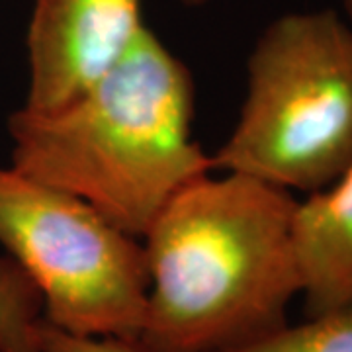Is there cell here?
I'll return each mask as SVG.
<instances>
[{
  "mask_svg": "<svg viewBox=\"0 0 352 352\" xmlns=\"http://www.w3.org/2000/svg\"><path fill=\"white\" fill-rule=\"evenodd\" d=\"M194 106L188 67L145 25L75 98L50 112L10 113V164L141 239L180 190L214 170L194 139Z\"/></svg>",
  "mask_w": 352,
  "mask_h": 352,
  "instance_id": "7a4b0ae2",
  "label": "cell"
},
{
  "mask_svg": "<svg viewBox=\"0 0 352 352\" xmlns=\"http://www.w3.org/2000/svg\"><path fill=\"white\" fill-rule=\"evenodd\" d=\"M351 163L352 28L335 10L284 14L252 47L237 124L212 168L311 194Z\"/></svg>",
  "mask_w": 352,
  "mask_h": 352,
  "instance_id": "3957f363",
  "label": "cell"
},
{
  "mask_svg": "<svg viewBox=\"0 0 352 352\" xmlns=\"http://www.w3.org/2000/svg\"><path fill=\"white\" fill-rule=\"evenodd\" d=\"M143 0H36L24 108L50 112L112 69L145 30Z\"/></svg>",
  "mask_w": 352,
  "mask_h": 352,
  "instance_id": "5b68a950",
  "label": "cell"
},
{
  "mask_svg": "<svg viewBox=\"0 0 352 352\" xmlns=\"http://www.w3.org/2000/svg\"><path fill=\"white\" fill-rule=\"evenodd\" d=\"M342 2H344V10H346L349 18L352 20V0H342Z\"/></svg>",
  "mask_w": 352,
  "mask_h": 352,
  "instance_id": "8fae6325",
  "label": "cell"
},
{
  "mask_svg": "<svg viewBox=\"0 0 352 352\" xmlns=\"http://www.w3.org/2000/svg\"><path fill=\"white\" fill-rule=\"evenodd\" d=\"M292 192L212 170L180 190L141 237L145 352H226L288 321L300 298Z\"/></svg>",
  "mask_w": 352,
  "mask_h": 352,
  "instance_id": "6da1fadb",
  "label": "cell"
},
{
  "mask_svg": "<svg viewBox=\"0 0 352 352\" xmlns=\"http://www.w3.org/2000/svg\"><path fill=\"white\" fill-rule=\"evenodd\" d=\"M208 0H182V4H186V6H201V4H206Z\"/></svg>",
  "mask_w": 352,
  "mask_h": 352,
  "instance_id": "30bf717a",
  "label": "cell"
},
{
  "mask_svg": "<svg viewBox=\"0 0 352 352\" xmlns=\"http://www.w3.org/2000/svg\"><path fill=\"white\" fill-rule=\"evenodd\" d=\"M289 235L305 315L352 303V163L329 186L296 201Z\"/></svg>",
  "mask_w": 352,
  "mask_h": 352,
  "instance_id": "8992f818",
  "label": "cell"
},
{
  "mask_svg": "<svg viewBox=\"0 0 352 352\" xmlns=\"http://www.w3.org/2000/svg\"><path fill=\"white\" fill-rule=\"evenodd\" d=\"M0 245L34 282L51 327L138 340L149 288L139 237L8 164L0 166Z\"/></svg>",
  "mask_w": 352,
  "mask_h": 352,
  "instance_id": "277c9868",
  "label": "cell"
},
{
  "mask_svg": "<svg viewBox=\"0 0 352 352\" xmlns=\"http://www.w3.org/2000/svg\"><path fill=\"white\" fill-rule=\"evenodd\" d=\"M43 323L34 282L8 254L0 256V352H39Z\"/></svg>",
  "mask_w": 352,
  "mask_h": 352,
  "instance_id": "52a82bcc",
  "label": "cell"
},
{
  "mask_svg": "<svg viewBox=\"0 0 352 352\" xmlns=\"http://www.w3.org/2000/svg\"><path fill=\"white\" fill-rule=\"evenodd\" d=\"M226 352H352V303L302 323H286L274 333Z\"/></svg>",
  "mask_w": 352,
  "mask_h": 352,
  "instance_id": "ba28073f",
  "label": "cell"
},
{
  "mask_svg": "<svg viewBox=\"0 0 352 352\" xmlns=\"http://www.w3.org/2000/svg\"><path fill=\"white\" fill-rule=\"evenodd\" d=\"M39 352H145L138 340L73 335L43 323Z\"/></svg>",
  "mask_w": 352,
  "mask_h": 352,
  "instance_id": "9c48e42d",
  "label": "cell"
}]
</instances>
